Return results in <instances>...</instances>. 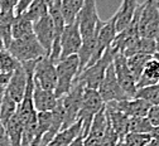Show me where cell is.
<instances>
[{"mask_svg":"<svg viewBox=\"0 0 159 146\" xmlns=\"http://www.w3.org/2000/svg\"><path fill=\"white\" fill-rule=\"evenodd\" d=\"M78 30L84 42L96 40L97 34L102 25V20L98 16L95 0H84V7L77 16Z\"/></svg>","mask_w":159,"mask_h":146,"instance_id":"6da1fadb","label":"cell"},{"mask_svg":"<svg viewBox=\"0 0 159 146\" xmlns=\"http://www.w3.org/2000/svg\"><path fill=\"white\" fill-rule=\"evenodd\" d=\"M7 51L20 64L27 63V62L38 60L39 58L47 55L46 51L38 43L34 34H30L22 39H13L10 42L9 47L7 48Z\"/></svg>","mask_w":159,"mask_h":146,"instance_id":"7a4b0ae2","label":"cell"},{"mask_svg":"<svg viewBox=\"0 0 159 146\" xmlns=\"http://www.w3.org/2000/svg\"><path fill=\"white\" fill-rule=\"evenodd\" d=\"M78 68L80 60L77 55H71L58 62V64L56 66L57 86L54 90V96L57 97V100L62 98L71 91L73 82L78 76Z\"/></svg>","mask_w":159,"mask_h":146,"instance_id":"3957f363","label":"cell"},{"mask_svg":"<svg viewBox=\"0 0 159 146\" xmlns=\"http://www.w3.org/2000/svg\"><path fill=\"white\" fill-rule=\"evenodd\" d=\"M84 91H85L84 83L75 81L71 91L66 96H63L62 98H59V101H61L62 110H63V125H62V130L71 127L72 125H75L77 122L78 113H80V110H81Z\"/></svg>","mask_w":159,"mask_h":146,"instance_id":"277c9868","label":"cell"},{"mask_svg":"<svg viewBox=\"0 0 159 146\" xmlns=\"http://www.w3.org/2000/svg\"><path fill=\"white\" fill-rule=\"evenodd\" d=\"M112 60H114V53L109 48L95 64L85 68L84 72L80 74L75 81L84 83L85 88L97 91L98 87H100V83L102 82V79L105 77V73H106L107 68L112 63Z\"/></svg>","mask_w":159,"mask_h":146,"instance_id":"5b68a950","label":"cell"},{"mask_svg":"<svg viewBox=\"0 0 159 146\" xmlns=\"http://www.w3.org/2000/svg\"><path fill=\"white\" fill-rule=\"evenodd\" d=\"M104 107H105V103L102 102L98 92L96 90L85 88L84 96H82L81 110H80L78 118H77V121H80L82 125L81 134L84 135V137H86V135L89 134L91 122L96 116V113L100 112Z\"/></svg>","mask_w":159,"mask_h":146,"instance_id":"8992f818","label":"cell"},{"mask_svg":"<svg viewBox=\"0 0 159 146\" xmlns=\"http://www.w3.org/2000/svg\"><path fill=\"white\" fill-rule=\"evenodd\" d=\"M159 30L158 2L149 0L142 4L139 15V35L145 39H155Z\"/></svg>","mask_w":159,"mask_h":146,"instance_id":"52a82bcc","label":"cell"},{"mask_svg":"<svg viewBox=\"0 0 159 146\" xmlns=\"http://www.w3.org/2000/svg\"><path fill=\"white\" fill-rule=\"evenodd\" d=\"M34 83L46 91L54 92L57 86V71L56 64L49 59L48 55L39 58L35 62L34 71H33Z\"/></svg>","mask_w":159,"mask_h":146,"instance_id":"ba28073f","label":"cell"},{"mask_svg":"<svg viewBox=\"0 0 159 146\" xmlns=\"http://www.w3.org/2000/svg\"><path fill=\"white\" fill-rule=\"evenodd\" d=\"M98 95H100L102 102L105 105L110 102H117V101H124V100H130L125 92L121 90L120 85L116 79L115 76V71H114V66L112 63L110 64V67L107 68L105 77L102 79V82L100 83V87L97 90Z\"/></svg>","mask_w":159,"mask_h":146,"instance_id":"9c48e42d","label":"cell"},{"mask_svg":"<svg viewBox=\"0 0 159 146\" xmlns=\"http://www.w3.org/2000/svg\"><path fill=\"white\" fill-rule=\"evenodd\" d=\"M112 66H114L116 79L119 82V85H120L121 90L125 92V95L129 98H134L136 93V81L128 67L126 57H124L121 53H115Z\"/></svg>","mask_w":159,"mask_h":146,"instance_id":"30bf717a","label":"cell"},{"mask_svg":"<svg viewBox=\"0 0 159 146\" xmlns=\"http://www.w3.org/2000/svg\"><path fill=\"white\" fill-rule=\"evenodd\" d=\"M116 35H117V33H116V29H115V19L112 16L111 19L107 20V22H104L101 28H100V30H98L95 52L92 54V58L90 60V63L87 64V67L95 64L96 62L102 57V54L111 47V44H112V42L115 40Z\"/></svg>","mask_w":159,"mask_h":146,"instance_id":"8fae6325","label":"cell"},{"mask_svg":"<svg viewBox=\"0 0 159 146\" xmlns=\"http://www.w3.org/2000/svg\"><path fill=\"white\" fill-rule=\"evenodd\" d=\"M81 46H82V38L78 30L77 22L66 25L61 37V58H59V62L71 55H77Z\"/></svg>","mask_w":159,"mask_h":146,"instance_id":"7c38bea8","label":"cell"},{"mask_svg":"<svg viewBox=\"0 0 159 146\" xmlns=\"http://www.w3.org/2000/svg\"><path fill=\"white\" fill-rule=\"evenodd\" d=\"M27 82H28L27 71L24 69L22 64H19V67L11 73V77L8 82V85L4 88V93L9 96L18 106L23 101L25 88H27Z\"/></svg>","mask_w":159,"mask_h":146,"instance_id":"4fadbf2b","label":"cell"},{"mask_svg":"<svg viewBox=\"0 0 159 146\" xmlns=\"http://www.w3.org/2000/svg\"><path fill=\"white\" fill-rule=\"evenodd\" d=\"M106 106L126 115L128 117H147L150 108H152V106L149 103H147L143 100H138V98L110 102Z\"/></svg>","mask_w":159,"mask_h":146,"instance_id":"5bb4252c","label":"cell"},{"mask_svg":"<svg viewBox=\"0 0 159 146\" xmlns=\"http://www.w3.org/2000/svg\"><path fill=\"white\" fill-rule=\"evenodd\" d=\"M33 34L37 38L38 43L41 44V47L46 51L47 55H49L54 40V29L49 15H46L44 18L39 19L38 22L33 24Z\"/></svg>","mask_w":159,"mask_h":146,"instance_id":"9a60e30c","label":"cell"},{"mask_svg":"<svg viewBox=\"0 0 159 146\" xmlns=\"http://www.w3.org/2000/svg\"><path fill=\"white\" fill-rule=\"evenodd\" d=\"M106 127H107V117H106V107H104L93 117L89 134L84 139V146H100L105 136Z\"/></svg>","mask_w":159,"mask_h":146,"instance_id":"2e32d148","label":"cell"},{"mask_svg":"<svg viewBox=\"0 0 159 146\" xmlns=\"http://www.w3.org/2000/svg\"><path fill=\"white\" fill-rule=\"evenodd\" d=\"M140 4H142L140 2H135V0H124L121 3L120 8L117 9V11L114 15L115 29L117 34L129 27V24L131 23V20L135 15L136 9L140 7Z\"/></svg>","mask_w":159,"mask_h":146,"instance_id":"e0dca14e","label":"cell"},{"mask_svg":"<svg viewBox=\"0 0 159 146\" xmlns=\"http://www.w3.org/2000/svg\"><path fill=\"white\" fill-rule=\"evenodd\" d=\"M34 81V79H33ZM58 105V100L54 92L46 91L34 83L33 90V106L37 112H52Z\"/></svg>","mask_w":159,"mask_h":146,"instance_id":"ac0fdd59","label":"cell"},{"mask_svg":"<svg viewBox=\"0 0 159 146\" xmlns=\"http://www.w3.org/2000/svg\"><path fill=\"white\" fill-rule=\"evenodd\" d=\"M159 85V58L153 57L144 67L142 76L136 81V90Z\"/></svg>","mask_w":159,"mask_h":146,"instance_id":"d6986e66","label":"cell"},{"mask_svg":"<svg viewBox=\"0 0 159 146\" xmlns=\"http://www.w3.org/2000/svg\"><path fill=\"white\" fill-rule=\"evenodd\" d=\"M105 107H106V116H107V121L110 123V126L119 136V140L123 141L124 137L129 134V118L130 117H128L126 115L119 112L116 110L107 107L106 105Z\"/></svg>","mask_w":159,"mask_h":146,"instance_id":"ffe728a7","label":"cell"},{"mask_svg":"<svg viewBox=\"0 0 159 146\" xmlns=\"http://www.w3.org/2000/svg\"><path fill=\"white\" fill-rule=\"evenodd\" d=\"M136 54H145V55H152L157 57V47H155V40L154 39H145V38H139L135 40L131 46H129L123 55L129 58Z\"/></svg>","mask_w":159,"mask_h":146,"instance_id":"44dd1931","label":"cell"},{"mask_svg":"<svg viewBox=\"0 0 159 146\" xmlns=\"http://www.w3.org/2000/svg\"><path fill=\"white\" fill-rule=\"evenodd\" d=\"M81 129L82 125L80 121H77L71 127L61 130L47 146H70L80 135H81Z\"/></svg>","mask_w":159,"mask_h":146,"instance_id":"7402d4cb","label":"cell"},{"mask_svg":"<svg viewBox=\"0 0 159 146\" xmlns=\"http://www.w3.org/2000/svg\"><path fill=\"white\" fill-rule=\"evenodd\" d=\"M84 7V0H62L61 2V14L66 25L73 24Z\"/></svg>","mask_w":159,"mask_h":146,"instance_id":"603a6c76","label":"cell"},{"mask_svg":"<svg viewBox=\"0 0 159 146\" xmlns=\"http://www.w3.org/2000/svg\"><path fill=\"white\" fill-rule=\"evenodd\" d=\"M33 34V23L24 15L15 16L11 24V38L22 39Z\"/></svg>","mask_w":159,"mask_h":146,"instance_id":"cb8c5ba5","label":"cell"},{"mask_svg":"<svg viewBox=\"0 0 159 146\" xmlns=\"http://www.w3.org/2000/svg\"><path fill=\"white\" fill-rule=\"evenodd\" d=\"M8 139L10 146H22V137H23V125L19 120L18 115L15 113L10 121L5 125Z\"/></svg>","mask_w":159,"mask_h":146,"instance_id":"d4e9b609","label":"cell"},{"mask_svg":"<svg viewBox=\"0 0 159 146\" xmlns=\"http://www.w3.org/2000/svg\"><path fill=\"white\" fill-rule=\"evenodd\" d=\"M52 126V112H38L37 113V132L33 146H38L42 137L49 131Z\"/></svg>","mask_w":159,"mask_h":146,"instance_id":"484cf974","label":"cell"},{"mask_svg":"<svg viewBox=\"0 0 159 146\" xmlns=\"http://www.w3.org/2000/svg\"><path fill=\"white\" fill-rule=\"evenodd\" d=\"M18 105L5 93H3L2 98H0V121L5 125L10 121V118L16 113Z\"/></svg>","mask_w":159,"mask_h":146,"instance_id":"4316f807","label":"cell"},{"mask_svg":"<svg viewBox=\"0 0 159 146\" xmlns=\"http://www.w3.org/2000/svg\"><path fill=\"white\" fill-rule=\"evenodd\" d=\"M152 58H153L152 55H145V54H136V55H133V57L126 58L128 67H129L130 72L133 73L135 81H138L139 77L142 76L145 64L148 63V62H149Z\"/></svg>","mask_w":159,"mask_h":146,"instance_id":"83f0119b","label":"cell"},{"mask_svg":"<svg viewBox=\"0 0 159 146\" xmlns=\"http://www.w3.org/2000/svg\"><path fill=\"white\" fill-rule=\"evenodd\" d=\"M46 15H48V7L46 0H33L25 13V16L33 24Z\"/></svg>","mask_w":159,"mask_h":146,"instance_id":"f1b7e54d","label":"cell"},{"mask_svg":"<svg viewBox=\"0 0 159 146\" xmlns=\"http://www.w3.org/2000/svg\"><path fill=\"white\" fill-rule=\"evenodd\" d=\"M134 98L143 100L147 103H149L150 106H159V85L136 90Z\"/></svg>","mask_w":159,"mask_h":146,"instance_id":"f546056e","label":"cell"},{"mask_svg":"<svg viewBox=\"0 0 159 146\" xmlns=\"http://www.w3.org/2000/svg\"><path fill=\"white\" fill-rule=\"evenodd\" d=\"M153 126L148 117H130L129 118V134H150Z\"/></svg>","mask_w":159,"mask_h":146,"instance_id":"4dcf8cb0","label":"cell"},{"mask_svg":"<svg viewBox=\"0 0 159 146\" xmlns=\"http://www.w3.org/2000/svg\"><path fill=\"white\" fill-rule=\"evenodd\" d=\"M19 62L7 51H0V74H10L13 73L18 67Z\"/></svg>","mask_w":159,"mask_h":146,"instance_id":"1f68e13d","label":"cell"},{"mask_svg":"<svg viewBox=\"0 0 159 146\" xmlns=\"http://www.w3.org/2000/svg\"><path fill=\"white\" fill-rule=\"evenodd\" d=\"M152 140L150 134H128L123 142L126 146H145Z\"/></svg>","mask_w":159,"mask_h":146,"instance_id":"d6a6232c","label":"cell"},{"mask_svg":"<svg viewBox=\"0 0 159 146\" xmlns=\"http://www.w3.org/2000/svg\"><path fill=\"white\" fill-rule=\"evenodd\" d=\"M107 117V116H106ZM119 136L116 135V132L112 130V127L110 126V123L107 121V127H106V132H105V136L102 139V142L100 146H116L119 144Z\"/></svg>","mask_w":159,"mask_h":146,"instance_id":"836d02e7","label":"cell"},{"mask_svg":"<svg viewBox=\"0 0 159 146\" xmlns=\"http://www.w3.org/2000/svg\"><path fill=\"white\" fill-rule=\"evenodd\" d=\"M30 3H32V0H18L16 5H15V9H14V15L15 16L24 15L27 13Z\"/></svg>","mask_w":159,"mask_h":146,"instance_id":"e575fe53","label":"cell"},{"mask_svg":"<svg viewBox=\"0 0 159 146\" xmlns=\"http://www.w3.org/2000/svg\"><path fill=\"white\" fill-rule=\"evenodd\" d=\"M147 117L153 127H158L159 126V106H152Z\"/></svg>","mask_w":159,"mask_h":146,"instance_id":"d590c367","label":"cell"},{"mask_svg":"<svg viewBox=\"0 0 159 146\" xmlns=\"http://www.w3.org/2000/svg\"><path fill=\"white\" fill-rule=\"evenodd\" d=\"M0 146H10L8 134H7V129L2 123V121H0Z\"/></svg>","mask_w":159,"mask_h":146,"instance_id":"8d00e7d4","label":"cell"},{"mask_svg":"<svg viewBox=\"0 0 159 146\" xmlns=\"http://www.w3.org/2000/svg\"><path fill=\"white\" fill-rule=\"evenodd\" d=\"M10 77H11V73L10 74H0V87H5L8 85Z\"/></svg>","mask_w":159,"mask_h":146,"instance_id":"74e56055","label":"cell"},{"mask_svg":"<svg viewBox=\"0 0 159 146\" xmlns=\"http://www.w3.org/2000/svg\"><path fill=\"white\" fill-rule=\"evenodd\" d=\"M84 139H85V137H84V135L81 134L70 146H84Z\"/></svg>","mask_w":159,"mask_h":146,"instance_id":"f35d334b","label":"cell"},{"mask_svg":"<svg viewBox=\"0 0 159 146\" xmlns=\"http://www.w3.org/2000/svg\"><path fill=\"white\" fill-rule=\"evenodd\" d=\"M150 136H152V139L159 141V126L158 127H153V131L150 132Z\"/></svg>","mask_w":159,"mask_h":146,"instance_id":"ab89813d","label":"cell"},{"mask_svg":"<svg viewBox=\"0 0 159 146\" xmlns=\"http://www.w3.org/2000/svg\"><path fill=\"white\" fill-rule=\"evenodd\" d=\"M158 8H159V2H158ZM154 40H155V47H157V58H159V30Z\"/></svg>","mask_w":159,"mask_h":146,"instance_id":"60d3db41","label":"cell"},{"mask_svg":"<svg viewBox=\"0 0 159 146\" xmlns=\"http://www.w3.org/2000/svg\"><path fill=\"white\" fill-rule=\"evenodd\" d=\"M145 146H159V141H157V140H154V139H152Z\"/></svg>","mask_w":159,"mask_h":146,"instance_id":"b9f144b4","label":"cell"},{"mask_svg":"<svg viewBox=\"0 0 159 146\" xmlns=\"http://www.w3.org/2000/svg\"><path fill=\"white\" fill-rule=\"evenodd\" d=\"M4 49H7V48H5V44H4L3 38L0 37V51H4Z\"/></svg>","mask_w":159,"mask_h":146,"instance_id":"7bdbcfd3","label":"cell"},{"mask_svg":"<svg viewBox=\"0 0 159 146\" xmlns=\"http://www.w3.org/2000/svg\"><path fill=\"white\" fill-rule=\"evenodd\" d=\"M4 88H5V87H0V98H2V96H3V93H4Z\"/></svg>","mask_w":159,"mask_h":146,"instance_id":"ee69618b","label":"cell"},{"mask_svg":"<svg viewBox=\"0 0 159 146\" xmlns=\"http://www.w3.org/2000/svg\"><path fill=\"white\" fill-rule=\"evenodd\" d=\"M116 146H126V145H125V144H124L123 141H119V144H117Z\"/></svg>","mask_w":159,"mask_h":146,"instance_id":"f6af8a7d","label":"cell"}]
</instances>
